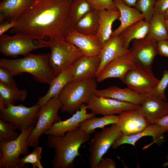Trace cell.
<instances>
[{
	"label": "cell",
	"instance_id": "1",
	"mask_svg": "<svg viewBox=\"0 0 168 168\" xmlns=\"http://www.w3.org/2000/svg\"><path fill=\"white\" fill-rule=\"evenodd\" d=\"M72 0H40L31 5L16 20L12 34L27 35L41 40L66 39L71 29L70 6Z\"/></svg>",
	"mask_w": 168,
	"mask_h": 168
},
{
	"label": "cell",
	"instance_id": "2",
	"mask_svg": "<svg viewBox=\"0 0 168 168\" xmlns=\"http://www.w3.org/2000/svg\"><path fill=\"white\" fill-rule=\"evenodd\" d=\"M47 145L54 149V156L51 161L54 168H72L74 161L80 156L79 149L91 138L79 128L67 132L63 136L48 135Z\"/></svg>",
	"mask_w": 168,
	"mask_h": 168
},
{
	"label": "cell",
	"instance_id": "3",
	"mask_svg": "<svg viewBox=\"0 0 168 168\" xmlns=\"http://www.w3.org/2000/svg\"><path fill=\"white\" fill-rule=\"evenodd\" d=\"M49 56V54L30 53L20 58H0V66L7 69L13 76L27 73L36 81L49 85L55 77L50 65Z\"/></svg>",
	"mask_w": 168,
	"mask_h": 168
},
{
	"label": "cell",
	"instance_id": "4",
	"mask_svg": "<svg viewBox=\"0 0 168 168\" xmlns=\"http://www.w3.org/2000/svg\"><path fill=\"white\" fill-rule=\"evenodd\" d=\"M97 82L95 77L69 82L58 96L62 104L61 111L72 114L83 104H86L96 94Z\"/></svg>",
	"mask_w": 168,
	"mask_h": 168
},
{
	"label": "cell",
	"instance_id": "5",
	"mask_svg": "<svg viewBox=\"0 0 168 168\" xmlns=\"http://www.w3.org/2000/svg\"><path fill=\"white\" fill-rule=\"evenodd\" d=\"M50 41L49 62L55 77L70 67L83 56L78 48L66 39L54 38Z\"/></svg>",
	"mask_w": 168,
	"mask_h": 168
},
{
	"label": "cell",
	"instance_id": "6",
	"mask_svg": "<svg viewBox=\"0 0 168 168\" xmlns=\"http://www.w3.org/2000/svg\"><path fill=\"white\" fill-rule=\"evenodd\" d=\"M50 41L41 40L22 34L0 36V52L4 56L13 58L19 55L25 56L34 50L49 47Z\"/></svg>",
	"mask_w": 168,
	"mask_h": 168
},
{
	"label": "cell",
	"instance_id": "7",
	"mask_svg": "<svg viewBox=\"0 0 168 168\" xmlns=\"http://www.w3.org/2000/svg\"><path fill=\"white\" fill-rule=\"evenodd\" d=\"M62 106L58 97L52 98L41 106L36 124L27 140L28 147H35L39 146L40 136L54 124L62 120L58 114Z\"/></svg>",
	"mask_w": 168,
	"mask_h": 168
},
{
	"label": "cell",
	"instance_id": "8",
	"mask_svg": "<svg viewBox=\"0 0 168 168\" xmlns=\"http://www.w3.org/2000/svg\"><path fill=\"white\" fill-rule=\"evenodd\" d=\"M122 135L118 124L104 127L101 131L96 133L89 143L90 167L97 168L101 159L114 142Z\"/></svg>",
	"mask_w": 168,
	"mask_h": 168
},
{
	"label": "cell",
	"instance_id": "9",
	"mask_svg": "<svg viewBox=\"0 0 168 168\" xmlns=\"http://www.w3.org/2000/svg\"><path fill=\"white\" fill-rule=\"evenodd\" d=\"M34 127L22 130L18 137L13 140L0 142V168H20L19 157L29 154L27 140Z\"/></svg>",
	"mask_w": 168,
	"mask_h": 168
},
{
	"label": "cell",
	"instance_id": "10",
	"mask_svg": "<svg viewBox=\"0 0 168 168\" xmlns=\"http://www.w3.org/2000/svg\"><path fill=\"white\" fill-rule=\"evenodd\" d=\"M41 107L37 103L29 107L22 104L10 105L0 108V119L13 123L21 131L35 126Z\"/></svg>",
	"mask_w": 168,
	"mask_h": 168
},
{
	"label": "cell",
	"instance_id": "11",
	"mask_svg": "<svg viewBox=\"0 0 168 168\" xmlns=\"http://www.w3.org/2000/svg\"><path fill=\"white\" fill-rule=\"evenodd\" d=\"M129 49L133 64L149 75L155 77L152 66L156 56L158 54L157 42L147 37L132 41Z\"/></svg>",
	"mask_w": 168,
	"mask_h": 168
},
{
	"label": "cell",
	"instance_id": "12",
	"mask_svg": "<svg viewBox=\"0 0 168 168\" xmlns=\"http://www.w3.org/2000/svg\"><path fill=\"white\" fill-rule=\"evenodd\" d=\"M87 109L96 115L119 114L125 111L137 109L140 105L94 94L86 104Z\"/></svg>",
	"mask_w": 168,
	"mask_h": 168
},
{
	"label": "cell",
	"instance_id": "13",
	"mask_svg": "<svg viewBox=\"0 0 168 168\" xmlns=\"http://www.w3.org/2000/svg\"><path fill=\"white\" fill-rule=\"evenodd\" d=\"M159 81L155 77L149 75L134 65L122 80L128 88L144 95L151 93Z\"/></svg>",
	"mask_w": 168,
	"mask_h": 168
},
{
	"label": "cell",
	"instance_id": "14",
	"mask_svg": "<svg viewBox=\"0 0 168 168\" xmlns=\"http://www.w3.org/2000/svg\"><path fill=\"white\" fill-rule=\"evenodd\" d=\"M118 117V124L123 135L136 133L150 124L139 108L124 111L119 114Z\"/></svg>",
	"mask_w": 168,
	"mask_h": 168
},
{
	"label": "cell",
	"instance_id": "15",
	"mask_svg": "<svg viewBox=\"0 0 168 168\" xmlns=\"http://www.w3.org/2000/svg\"><path fill=\"white\" fill-rule=\"evenodd\" d=\"M87 109L86 105L83 104L70 117L54 124L44 134L47 135L63 136L68 132L78 128L82 122L96 116L92 112L87 113Z\"/></svg>",
	"mask_w": 168,
	"mask_h": 168
},
{
	"label": "cell",
	"instance_id": "16",
	"mask_svg": "<svg viewBox=\"0 0 168 168\" xmlns=\"http://www.w3.org/2000/svg\"><path fill=\"white\" fill-rule=\"evenodd\" d=\"M139 109L150 124L168 114V101L150 93L144 96Z\"/></svg>",
	"mask_w": 168,
	"mask_h": 168
},
{
	"label": "cell",
	"instance_id": "17",
	"mask_svg": "<svg viewBox=\"0 0 168 168\" xmlns=\"http://www.w3.org/2000/svg\"><path fill=\"white\" fill-rule=\"evenodd\" d=\"M66 40L78 48L83 56H92L100 54L102 46L96 35L83 34L71 28Z\"/></svg>",
	"mask_w": 168,
	"mask_h": 168
},
{
	"label": "cell",
	"instance_id": "18",
	"mask_svg": "<svg viewBox=\"0 0 168 168\" xmlns=\"http://www.w3.org/2000/svg\"><path fill=\"white\" fill-rule=\"evenodd\" d=\"M134 65L129 52L121 56L108 63L96 78L101 82L109 78L119 79L121 81L128 72Z\"/></svg>",
	"mask_w": 168,
	"mask_h": 168
},
{
	"label": "cell",
	"instance_id": "19",
	"mask_svg": "<svg viewBox=\"0 0 168 168\" xmlns=\"http://www.w3.org/2000/svg\"><path fill=\"white\" fill-rule=\"evenodd\" d=\"M129 52V49L126 48L123 46L119 35L112 36L102 46L99 55L100 58V63L95 78L108 63Z\"/></svg>",
	"mask_w": 168,
	"mask_h": 168
},
{
	"label": "cell",
	"instance_id": "20",
	"mask_svg": "<svg viewBox=\"0 0 168 168\" xmlns=\"http://www.w3.org/2000/svg\"><path fill=\"white\" fill-rule=\"evenodd\" d=\"M100 61L99 55L81 56L72 66V80L95 77Z\"/></svg>",
	"mask_w": 168,
	"mask_h": 168
},
{
	"label": "cell",
	"instance_id": "21",
	"mask_svg": "<svg viewBox=\"0 0 168 168\" xmlns=\"http://www.w3.org/2000/svg\"><path fill=\"white\" fill-rule=\"evenodd\" d=\"M95 94L138 105L142 104L145 96L135 92L128 87L121 88L116 86L97 89Z\"/></svg>",
	"mask_w": 168,
	"mask_h": 168
},
{
	"label": "cell",
	"instance_id": "22",
	"mask_svg": "<svg viewBox=\"0 0 168 168\" xmlns=\"http://www.w3.org/2000/svg\"><path fill=\"white\" fill-rule=\"evenodd\" d=\"M36 0H2L0 3V22L16 21Z\"/></svg>",
	"mask_w": 168,
	"mask_h": 168
},
{
	"label": "cell",
	"instance_id": "23",
	"mask_svg": "<svg viewBox=\"0 0 168 168\" xmlns=\"http://www.w3.org/2000/svg\"><path fill=\"white\" fill-rule=\"evenodd\" d=\"M114 1L120 13L118 20L120 21V24L113 31L112 36L119 35L128 27L144 19L142 14L135 7L127 5L121 0H114Z\"/></svg>",
	"mask_w": 168,
	"mask_h": 168
},
{
	"label": "cell",
	"instance_id": "24",
	"mask_svg": "<svg viewBox=\"0 0 168 168\" xmlns=\"http://www.w3.org/2000/svg\"><path fill=\"white\" fill-rule=\"evenodd\" d=\"M99 26L96 36L101 46L112 36L114 22L119 19L120 13L118 9L102 10L98 11Z\"/></svg>",
	"mask_w": 168,
	"mask_h": 168
},
{
	"label": "cell",
	"instance_id": "25",
	"mask_svg": "<svg viewBox=\"0 0 168 168\" xmlns=\"http://www.w3.org/2000/svg\"><path fill=\"white\" fill-rule=\"evenodd\" d=\"M164 133L160 126L155 124H150L142 130L136 133L130 135H123L114 142L112 147L113 149H116L124 144L135 146L138 140L147 136L152 137L154 141L152 143L159 142L163 139Z\"/></svg>",
	"mask_w": 168,
	"mask_h": 168
},
{
	"label": "cell",
	"instance_id": "26",
	"mask_svg": "<svg viewBox=\"0 0 168 168\" xmlns=\"http://www.w3.org/2000/svg\"><path fill=\"white\" fill-rule=\"evenodd\" d=\"M150 27V22L144 19L126 28L119 35L123 46L128 49L130 42L133 40L147 37Z\"/></svg>",
	"mask_w": 168,
	"mask_h": 168
},
{
	"label": "cell",
	"instance_id": "27",
	"mask_svg": "<svg viewBox=\"0 0 168 168\" xmlns=\"http://www.w3.org/2000/svg\"><path fill=\"white\" fill-rule=\"evenodd\" d=\"M72 66L54 77L49 85V88L46 94L38 98L37 104L43 105L52 98L58 96L64 87L72 80Z\"/></svg>",
	"mask_w": 168,
	"mask_h": 168
},
{
	"label": "cell",
	"instance_id": "28",
	"mask_svg": "<svg viewBox=\"0 0 168 168\" xmlns=\"http://www.w3.org/2000/svg\"><path fill=\"white\" fill-rule=\"evenodd\" d=\"M99 26L98 11L92 10L81 18L72 28L83 34L96 35Z\"/></svg>",
	"mask_w": 168,
	"mask_h": 168
},
{
	"label": "cell",
	"instance_id": "29",
	"mask_svg": "<svg viewBox=\"0 0 168 168\" xmlns=\"http://www.w3.org/2000/svg\"><path fill=\"white\" fill-rule=\"evenodd\" d=\"M27 95L26 89L12 88L0 82V108L14 105L17 101L24 102Z\"/></svg>",
	"mask_w": 168,
	"mask_h": 168
},
{
	"label": "cell",
	"instance_id": "30",
	"mask_svg": "<svg viewBox=\"0 0 168 168\" xmlns=\"http://www.w3.org/2000/svg\"><path fill=\"white\" fill-rule=\"evenodd\" d=\"M118 115H104L98 117L95 116L82 122L79 128L86 133L90 135L97 128H103L108 125L118 124Z\"/></svg>",
	"mask_w": 168,
	"mask_h": 168
},
{
	"label": "cell",
	"instance_id": "31",
	"mask_svg": "<svg viewBox=\"0 0 168 168\" xmlns=\"http://www.w3.org/2000/svg\"><path fill=\"white\" fill-rule=\"evenodd\" d=\"M164 14L154 13L150 21V27L147 37L156 42L168 40V33Z\"/></svg>",
	"mask_w": 168,
	"mask_h": 168
},
{
	"label": "cell",
	"instance_id": "32",
	"mask_svg": "<svg viewBox=\"0 0 168 168\" xmlns=\"http://www.w3.org/2000/svg\"><path fill=\"white\" fill-rule=\"evenodd\" d=\"M93 10L86 0H72L70 8L71 28L83 16Z\"/></svg>",
	"mask_w": 168,
	"mask_h": 168
},
{
	"label": "cell",
	"instance_id": "33",
	"mask_svg": "<svg viewBox=\"0 0 168 168\" xmlns=\"http://www.w3.org/2000/svg\"><path fill=\"white\" fill-rule=\"evenodd\" d=\"M43 147L42 146H37L34 147V149L30 153L24 156L21 158H19L18 161L20 168L28 167L26 164H31L34 168H43L41 160Z\"/></svg>",
	"mask_w": 168,
	"mask_h": 168
},
{
	"label": "cell",
	"instance_id": "34",
	"mask_svg": "<svg viewBox=\"0 0 168 168\" xmlns=\"http://www.w3.org/2000/svg\"><path fill=\"white\" fill-rule=\"evenodd\" d=\"M12 123L0 119V142L9 141L17 138L19 135Z\"/></svg>",
	"mask_w": 168,
	"mask_h": 168
},
{
	"label": "cell",
	"instance_id": "35",
	"mask_svg": "<svg viewBox=\"0 0 168 168\" xmlns=\"http://www.w3.org/2000/svg\"><path fill=\"white\" fill-rule=\"evenodd\" d=\"M157 0H138L134 7L143 15L144 19L150 22L154 13Z\"/></svg>",
	"mask_w": 168,
	"mask_h": 168
},
{
	"label": "cell",
	"instance_id": "36",
	"mask_svg": "<svg viewBox=\"0 0 168 168\" xmlns=\"http://www.w3.org/2000/svg\"><path fill=\"white\" fill-rule=\"evenodd\" d=\"M168 86V70H165L161 79L151 93L166 100L165 91Z\"/></svg>",
	"mask_w": 168,
	"mask_h": 168
},
{
	"label": "cell",
	"instance_id": "37",
	"mask_svg": "<svg viewBox=\"0 0 168 168\" xmlns=\"http://www.w3.org/2000/svg\"><path fill=\"white\" fill-rule=\"evenodd\" d=\"M93 10L97 11L102 10L118 9L113 0H86Z\"/></svg>",
	"mask_w": 168,
	"mask_h": 168
},
{
	"label": "cell",
	"instance_id": "38",
	"mask_svg": "<svg viewBox=\"0 0 168 168\" xmlns=\"http://www.w3.org/2000/svg\"><path fill=\"white\" fill-rule=\"evenodd\" d=\"M13 76L7 69L0 66V82L11 87L17 88Z\"/></svg>",
	"mask_w": 168,
	"mask_h": 168
},
{
	"label": "cell",
	"instance_id": "39",
	"mask_svg": "<svg viewBox=\"0 0 168 168\" xmlns=\"http://www.w3.org/2000/svg\"><path fill=\"white\" fill-rule=\"evenodd\" d=\"M158 54L168 58V40H163L157 42Z\"/></svg>",
	"mask_w": 168,
	"mask_h": 168
},
{
	"label": "cell",
	"instance_id": "40",
	"mask_svg": "<svg viewBox=\"0 0 168 168\" xmlns=\"http://www.w3.org/2000/svg\"><path fill=\"white\" fill-rule=\"evenodd\" d=\"M168 9V0H157L154 8V13L164 14Z\"/></svg>",
	"mask_w": 168,
	"mask_h": 168
},
{
	"label": "cell",
	"instance_id": "41",
	"mask_svg": "<svg viewBox=\"0 0 168 168\" xmlns=\"http://www.w3.org/2000/svg\"><path fill=\"white\" fill-rule=\"evenodd\" d=\"M16 25V21L15 20L4 21L0 23V36L8 30L14 27Z\"/></svg>",
	"mask_w": 168,
	"mask_h": 168
},
{
	"label": "cell",
	"instance_id": "42",
	"mask_svg": "<svg viewBox=\"0 0 168 168\" xmlns=\"http://www.w3.org/2000/svg\"><path fill=\"white\" fill-rule=\"evenodd\" d=\"M116 166V162L114 160L108 158H102L97 168H115Z\"/></svg>",
	"mask_w": 168,
	"mask_h": 168
},
{
	"label": "cell",
	"instance_id": "43",
	"mask_svg": "<svg viewBox=\"0 0 168 168\" xmlns=\"http://www.w3.org/2000/svg\"><path fill=\"white\" fill-rule=\"evenodd\" d=\"M154 124L160 126L164 133L167 132L168 131V114L156 119Z\"/></svg>",
	"mask_w": 168,
	"mask_h": 168
},
{
	"label": "cell",
	"instance_id": "44",
	"mask_svg": "<svg viewBox=\"0 0 168 168\" xmlns=\"http://www.w3.org/2000/svg\"><path fill=\"white\" fill-rule=\"evenodd\" d=\"M125 4L131 7H135L138 0H121Z\"/></svg>",
	"mask_w": 168,
	"mask_h": 168
},
{
	"label": "cell",
	"instance_id": "45",
	"mask_svg": "<svg viewBox=\"0 0 168 168\" xmlns=\"http://www.w3.org/2000/svg\"><path fill=\"white\" fill-rule=\"evenodd\" d=\"M164 15L166 19H168V9L164 13Z\"/></svg>",
	"mask_w": 168,
	"mask_h": 168
},
{
	"label": "cell",
	"instance_id": "46",
	"mask_svg": "<svg viewBox=\"0 0 168 168\" xmlns=\"http://www.w3.org/2000/svg\"><path fill=\"white\" fill-rule=\"evenodd\" d=\"M166 25L167 30L168 33V19H166L165 21Z\"/></svg>",
	"mask_w": 168,
	"mask_h": 168
},
{
	"label": "cell",
	"instance_id": "47",
	"mask_svg": "<svg viewBox=\"0 0 168 168\" xmlns=\"http://www.w3.org/2000/svg\"><path fill=\"white\" fill-rule=\"evenodd\" d=\"M167 158L168 160V155L167 156ZM163 166L164 167L168 166V161L165 162L163 164Z\"/></svg>",
	"mask_w": 168,
	"mask_h": 168
},
{
	"label": "cell",
	"instance_id": "48",
	"mask_svg": "<svg viewBox=\"0 0 168 168\" xmlns=\"http://www.w3.org/2000/svg\"><path fill=\"white\" fill-rule=\"evenodd\" d=\"M40 0H36V1H39Z\"/></svg>",
	"mask_w": 168,
	"mask_h": 168
},
{
	"label": "cell",
	"instance_id": "49",
	"mask_svg": "<svg viewBox=\"0 0 168 168\" xmlns=\"http://www.w3.org/2000/svg\"></svg>",
	"mask_w": 168,
	"mask_h": 168
}]
</instances>
